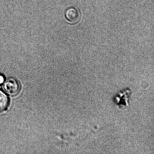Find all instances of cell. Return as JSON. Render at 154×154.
<instances>
[{"instance_id":"4","label":"cell","mask_w":154,"mask_h":154,"mask_svg":"<svg viewBox=\"0 0 154 154\" xmlns=\"http://www.w3.org/2000/svg\"><path fill=\"white\" fill-rule=\"evenodd\" d=\"M4 81V78L2 75H0V84H2Z\"/></svg>"},{"instance_id":"3","label":"cell","mask_w":154,"mask_h":154,"mask_svg":"<svg viewBox=\"0 0 154 154\" xmlns=\"http://www.w3.org/2000/svg\"><path fill=\"white\" fill-rule=\"evenodd\" d=\"M9 104L8 97L2 91L0 90V112L5 111L8 106Z\"/></svg>"},{"instance_id":"1","label":"cell","mask_w":154,"mask_h":154,"mask_svg":"<svg viewBox=\"0 0 154 154\" xmlns=\"http://www.w3.org/2000/svg\"><path fill=\"white\" fill-rule=\"evenodd\" d=\"M4 89L6 93L11 96H15L19 93L20 85L19 82L14 78H8L4 84Z\"/></svg>"},{"instance_id":"2","label":"cell","mask_w":154,"mask_h":154,"mask_svg":"<svg viewBox=\"0 0 154 154\" xmlns=\"http://www.w3.org/2000/svg\"><path fill=\"white\" fill-rule=\"evenodd\" d=\"M65 16L67 20L72 23H76L79 20V12L73 7L69 8L66 10Z\"/></svg>"}]
</instances>
